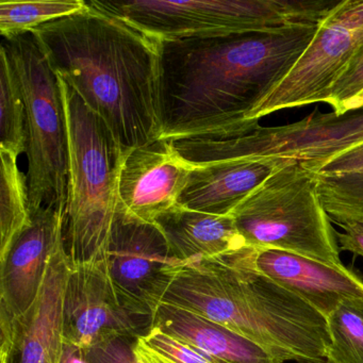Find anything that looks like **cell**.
<instances>
[{
	"mask_svg": "<svg viewBox=\"0 0 363 363\" xmlns=\"http://www.w3.org/2000/svg\"><path fill=\"white\" fill-rule=\"evenodd\" d=\"M318 26L161 41V139H225L258 129L250 112L292 69Z\"/></svg>",
	"mask_w": 363,
	"mask_h": 363,
	"instance_id": "obj_1",
	"label": "cell"
},
{
	"mask_svg": "<svg viewBox=\"0 0 363 363\" xmlns=\"http://www.w3.org/2000/svg\"><path fill=\"white\" fill-rule=\"evenodd\" d=\"M33 29L55 74L103 118L125 154L162 137L161 41L93 0Z\"/></svg>",
	"mask_w": 363,
	"mask_h": 363,
	"instance_id": "obj_2",
	"label": "cell"
},
{
	"mask_svg": "<svg viewBox=\"0 0 363 363\" xmlns=\"http://www.w3.org/2000/svg\"><path fill=\"white\" fill-rule=\"evenodd\" d=\"M161 303L223 325L284 362L326 363L330 345L326 318L257 271L250 246L186 263Z\"/></svg>",
	"mask_w": 363,
	"mask_h": 363,
	"instance_id": "obj_3",
	"label": "cell"
},
{
	"mask_svg": "<svg viewBox=\"0 0 363 363\" xmlns=\"http://www.w3.org/2000/svg\"><path fill=\"white\" fill-rule=\"evenodd\" d=\"M58 79L69 150L65 252L72 267L101 264L120 206L118 177L126 154L103 118Z\"/></svg>",
	"mask_w": 363,
	"mask_h": 363,
	"instance_id": "obj_4",
	"label": "cell"
},
{
	"mask_svg": "<svg viewBox=\"0 0 363 363\" xmlns=\"http://www.w3.org/2000/svg\"><path fill=\"white\" fill-rule=\"evenodd\" d=\"M93 3L160 41H180L281 33L318 26L339 1L93 0Z\"/></svg>",
	"mask_w": 363,
	"mask_h": 363,
	"instance_id": "obj_5",
	"label": "cell"
},
{
	"mask_svg": "<svg viewBox=\"0 0 363 363\" xmlns=\"http://www.w3.org/2000/svg\"><path fill=\"white\" fill-rule=\"evenodd\" d=\"M230 216L246 246L342 264L330 218L301 161L279 165Z\"/></svg>",
	"mask_w": 363,
	"mask_h": 363,
	"instance_id": "obj_6",
	"label": "cell"
},
{
	"mask_svg": "<svg viewBox=\"0 0 363 363\" xmlns=\"http://www.w3.org/2000/svg\"><path fill=\"white\" fill-rule=\"evenodd\" d=\"M26 105L29 210L67 207L69 150L58 76L33 33L4 39Z\"/></svg>",
	"mask_w": 363,
	"mask_h": 363,
	"instance_id": "obj_7",
	"label": "cell"
},
{
	"mask_svg": "<svg viewBox=\"0 0 363 363\" xmlns=\"http://www.w3.org/2000/svg\"><path fill=\"white\" fill-rule=\"evenodd\" d=\"M178 154L193 167L235 159L286 158L315 164L363 143V113L342 118L311 114L279 127H259L235 138L172 140Z\"/></svg>",
	"mask_w": 363,
	"mask_h": 363,
	"instance_id": "obj_8",
	"label": "cell"
},
{
	"mask_svg": "<svg viewBox=\"0 0 363 363\" xmlns=\"http://www.w3.org/2000/svg\"><path fill=\"white\" fill-rule=\"evenodd\" d=\"M363 48V0H342L318 24L307 50L284 79L248 116H263L284 109L325 104L331 86Z\"/></svg>",
	"mask_w": 363,
	"mask_h": 363,
	"instance_id": "obj_9",
	"label": "cell"
},
{
	"mask_svg": "<svg viewBox=\"0 0 363 363\" xmlns=\"http://www.w3.org/2000/svg\"><path fill=\"white\" fill-rule=\"evenodd\" d=\"M155 311L118 289L101 265L72 267L63 299V342L88 350L116 337H138Z\"/></svg>",
	"mask_w": 363,
	"mask_h": 363,
	"instance_id": "obj_10",
	"label": "cell"
},
{
	"mask_svg": "<svg viewBox=\"0 0 363 363\" xmlns=\"http://www.w3.org/2000/svg\"><path fill=\"white\" fill-rule=\"evenodd\" d=\"M184 264L174 256L156 224L137 220L118 206L105 259L97 264L118 289L156 312Z\"/></svg>",
	"mask_w": 363,
	"mask_h": 363,
	"instance_id": "obj_11",
	"label": "cell"
},
{
	"mask_svg": "<svg viewBox=\"0 0 363 363\" xmlns=\"http://www.w3.org/2000/svg\"><path fill=\"white\" fill-rule=\"evenodd\" d=\"M194 169L172 140L159 139L129 150L118 177L121 207L133 218L155 224L177 205Z\"/></svg>",
	"mask_w": 363,
	"mask_h": 363,
	"instance_id": "obj_12",
	"label": "cell"
},
{
	"mask_svg": "<svg viewBox=\"0 0 363 363\" xmlns=\"http://www.w3.org/2000/svg\"><path fill=\"white\" fill-rule=\"evenodd\" d=\"M65 207H48L31 216V224L0 259V308L23 315L39 296L50 257L63 241Z\"/></svg>",
	"mask_w": 363,
	"mask_h": 363,
	"instance_id": "obj_13",
	"label": "cell"
},
{
	"mask_svg": "<svg viewBox=\"0 0 363 363\" xmlns=\"http://www.w3.org/2000/svg\"><path fill=\"white\" fill-rule=\"evenodd\" d=\"M257 271L311 306L325 318L344 299L363 297V278L343 264L293 252L252 248Z\"/></svg>",
	"mask_w": 363,
	"mask_h": 363,
	"instance_id": "obj_14",
	"label": "cell"
},
{
	"mask_svg": "<svg viewBox=\"0 0 363 363\" xmlns=\"http://www.w3.org/2000/svg\"><path fill=\"white\" fill-rule=\"evenodd\" d=\"M71 269L63 240L50 257L39 296L16 318L13 345L5 363H60L63 299Z\"/></svg>",
	"mask_w": 363,
	"mask_h": 363,
	"instance_id": "obj_15",
	"label": "cell"
},
{
	"mask_svg": "<svg viewBox=\"0 0 363 363\" xmlns=\"http://www.w3.org/2000/svg\"><path fill=\"white\" fill-rule=\"evenodd\" d=\"M286 160L289 159H235L194 167L177 205L203 213L230 216Z\"/></svg>",
	"mask_w": 363,
	"mask_h": 363,
	"instance_id": "obj_16",
	"label": "cell"
},
{
	"mask_svg": "<svg viewBox=\"0 0 363 363\" xmlns=\"http://www.w3.org/2000/svg\"><path fill=\"white\" fill-rule=\"evenodd\" d=\"M152 327L225 363H284L247 337L175 306L160 303Z\"/></svg>",
	"mask_w": 363,
	"mask_h": 363,
	"instance_id": "obj_17",
	"label": "cell"
},
{
	"mask_svg": "<svg viewBox=\"0 0 363 363\" xmlns=\"http://www.w3.org/2000/svg\"><path fill=\"white\" fill-rule=\"evenodd\" d=\"M155 224L174 256L186 263L218 258L246 246L231 216H214L176 205Z\"/></svg>",
	"mask_w": 363,
	"mask_h": 363,
	"instance_id": "obj_18",
	"label": "cell"
},
{
	"mask_svg": "<svg viewBox=\"0 0 363 363\" xmlns=\"http://www.w3.org/2000/svg\"><path fill=\"white\" fill-rule=\"evenodd\" d=\"M18 158L11 152L0 150V259L31 224L27 176L18 167Z\"/></svg>",
	"mask_w": 363,
	"mask_h": 363,
	"instance_id": "obj_19",
	"label": "cell"
},
{
	"mask_svg": "<svg viewBox=\"0 0 363 363\" xmlns=\"http://www.w3.org/2000/svg\"><path fill=\"white\" fill-rule=\"evenodd\" d=\"M26 105L13 65L0 50V150L16 157L27 152Z\"/></svg>",
	"mask_w": 363,
	"mask_h": 363,
	"instance_id": "obj_20",
	"label": "cell"
},
{
	"mask_svg": "<svg viewBox=\"0 0 363 363\" xmlns=\"http://www.w3.org/2000/svg\"><path fill=\"white\" fill-rule=\"evenodd\" d=\"M84 0L0 1V33L4 39L33 30L42 25L73 16L86 8Z\"/></svg>",
	"mask_w": 363,
	"mask_h": 363,
	"instance_id": "obj_21",
	"label": "cell"
},
{
	"mask_svg": "<svg viewBox=\"0 0 363 363\" xmlns=\"http://www.w3.org/2000/svg\"><path fill=\"white\" fill-rule=\"evenodd\" d=\"M326 320V363H363V297L344 299Z\"/></svg>",
	"mask_w": 363,
	"mask_h": 363,
	"instance_id": "obj_22",
	"label": "cell"
},
{
	"mask_svg": "<svg viewBox=\"0 0 363 363\" xmlns=\"http://www.w3.org/2000/svg\"><path fill=\"white\" fill-rule=\"evenodd\" d=\"M311 175L331 222L363 218V175Z\"/></svg>",
	"mask_w": 363,
	"mask_h": 363,
	"instance_id": "obj_23",
	"label": "cell"
},
{
	"mask_svg": "<svg viewBox=\"0 0 363 363\" xmlns=\"http://www.w3.org/2000/svg\"><path fill=\"white\" fill-rule=\"evenodd\" d=\"M135 352L140 363H225L176 341L156 327L138 337Z\"/></svg>",
	"mask_w": 363,
	"mask_h": 363,
	"instance_id": "obj_24",
	"label": "cell"
},
{
	"mask_svg": "<svg viewBox=\"0 0 363 363\" xmlns=\"http://www.w3.org/2000/svg\"><path fill=\"white\" fill-rule=\"evenodd\" d=\"M363 92V48L348 63L343 73L331 86L325 104L337 116H345L350 106Z\"/></svg>",
	"mask_w": 363,
	"mask_h": 363,
	"instance_id": "obj_25",
	"label": "cell"
},
{
	"mask_svg": "<svg viewBox=\"0 0 363 363\" xmlns=\"http://www.w3.org/2000/svg\"><path fill=\"white\" fill-rule=\"evenodd\" d=\"M303 167L310 173L320 176L363 175V143L328 160Z\"/></svg>",
	"mask_w": 363,
	"mask_h": 363,
	"instance_id": "obj_26",
	"label": "cell"
},
{
	"mask_svg": "<svg viewBox=\"0 0 363 363\" xmlns=\"http://www.w3.org/2000/svg\"><path fill=\"white\" fill-rule=\"evenodd\" d=\"M135 337H116L86 350L89 363H140L135 352Z\"/></svg>",
	"mask_w": 363,
	"mask_h": 363,
	"instance_id": "obj_27",
	"label": "cell"
},
{
	"mask_svg": "<svg viewBox=\"0 0 363 363\" xmlns=\"http://www.w3.org/2000/svg\"><path fill=\"white\" fill-rule=\"evenodd\" d=\"M342 233H335L340 250L363 257V218L340 223Z\"/></svg>",
	"mask_w": 363,
	"mask_h": 363,
	"instance_id": "obj_28",
	"label": "cell"
},
{
	"mask_svg": "<svg viewBox=\"0 0 363 363\" xmlns=\"http://www.w3.org/2000/svg\"><path fill=\"white\" fill-rule=\"evenodd\" d=\"M60 363H89L86 350L72 344L63 343Z\"/></svg>",
	"mask_w": 363,
	"mask_h": 363,
	"instance_id": "obj_29",
	"label": "cell"
},
{
	"mask_svg": "<svg viewBox=\"0 0 363 363\" xmlns=\"http://www.w3.org/2000/svg\"><path fill=\"white\" fill-rule=\"evenodd\" d=\"M363 110V92L359 95L358 99L352 104L350 106V111H354V110Z\"/></svg>",
	"mask_w": 363,
	"mask_h": 363,
	"instance_id": "obj_30",
	"label": "cell"
}]
</instances>
